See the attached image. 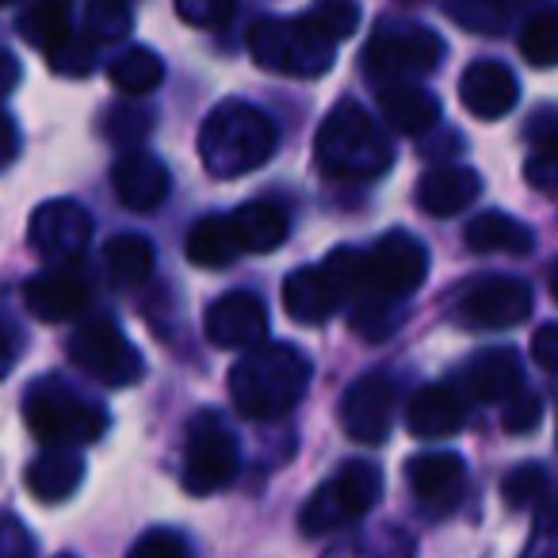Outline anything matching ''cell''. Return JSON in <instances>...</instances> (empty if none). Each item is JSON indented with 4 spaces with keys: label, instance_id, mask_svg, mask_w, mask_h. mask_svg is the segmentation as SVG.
Returning <instances> with one entry per match:
<instances>
[{
    "label": "cell",
    "instance_id": "cell-1",
    "mask_svg": "<svg viewBox=\"0 0 558 558\" xmlns=\"http://www.w3.org/2000/svg\"><path fill=\"white\" fill-rule=\"evenodd\" d=\"M311 372V356L299 352L295 344L264 341L241 352L226 387H230V402L245 421H279L283 413L295 410V402H303Z\"/></svg>",
    "mask_w": 558,
    "mask_h": 558
},
{
    "label": "cell",
    "instance_id": "cell-2",
    "mask_svg": "<svg viewBox=\"0 0 558 558\" xmlns=\"http://www.w3.org/2000/svg\"><path fill=\"white\" fill-rule=\"evenodd\" d=\"M314 161L322 177L341 180V184H364V180H379L395 165V149L383 126L356 100H341L318 126Z\"/></svg>",
    "mask_w": 558,
    "mask_h": 558
},
{
    "label": "cell",
    "instance_id": "cell-3",
    "mask_svg": "<svg viewBox=\"0 0 558 558\" xmlns=\"http://www.w3.org/2000/svg\"><path fill=\"white\" fill-rule=\"evenodd\" d=\"M279 146V131L260 108L245 100H222L199 126L203 169L218 180L256 172Z\"/></svg>",
    "mask_w": 558,
    "mask_h": 558
},
{
    "label": "cell",
    "instance_id": "cell-4",
    "mask_svg": "<svg viewBox=\"0 0 558 558\" xmlns=\"http://www.w3.org/2000/svg\"><path fill=\"white\" fill-rule=\"evenodd\" d=\"M24 421L32 436L50 451H73L108 433V410L58 379H39L24 398Z\"/></svg>",
    "mask_w": 558,
    "mask_h": 558
},
{
    "label": "cell",
    "instance_id": "cell-5",
    "mask_svg": "<svg viewBox=\"0 0 558 558\" xmlns=\"http://www.w3.org/2000/svg\"><path fill=\"white\" fill-rule=\"evenodd\" d=\"M248 54L260 70L279 73V77L314 81L329 73L337 58V43L314 32L306 20H279L264 16L248 27Z\"/></svg>",
    "mask_w": 558,
    "mask_h": 558
},
{
    "label": "cell",
    "instance_id": "cell-6",
    "mask_svg": "<svg viewBox=\"0 0 558 558\" xmlns=\"http://www.w3.org/2000/svg\"><path fill=\"white\" fill-rule=\"evenodd\" d=\"M383 494V471L375 463H344L341 471L329 482H322L318 494L306 501L303 509V532L322 539V535H333L341 527H349L352 520L367 517L375 509Z\"/></svg>",
    "mask_w": 558,
    "mask_h": 558
},
{
    "label": "cell",
    "instance_id": "cell-7",
    "mask_svg": "<svg viewBox=\"0 0 558 558\" xmlns=\"http://www.w3.org/2000/svg\"><path fill=\"white\" fill-rule=\"evenodd\" d=\"M444 39L425 24H383L364 50V65L383 85H410L440 65Z\"/></svg>",
    "mask_w": 558,
    "mask_h": 558
},
{
    "label": "cell",
    "instance_id": "cell-8",
    "mask_svg": "<svg viewBox=\"0 0 558 558\" xmlns=\"http://www.w3.org/2000/svg\"><path fill=\"white\" fill-rule=\"evenodd\" d=\"M184 489L207 497L238 478V444L215 413H195L184 440Z\"/></svg>",
    "mask_w": 558,
    "mask_h": 558
},
{
    "label": "cell",
    "instance_id": "cell-9",
    "mask_svg": "<svg viewBox=\"0 0 558 558\" xmlns=\"http://www.w3.org/2000/svg\"><path fill=\"white\" fill-rule=\"evenodd\" d=\"M70 360L88 372L96 383L104 387H134L146 375V364H142V352L126 341V333L111 322H88L77 333L70 337Z\"/></svg>",
    "mask_w": 558,
    "mask_h": 558
},
{
    "label": "cell",
    "instance_id": "cell-10",
    "mask_svg": "<svg viewBox=\"0 0 558 558\" xmlns=\"http://www.w3.org/2000/svg\"><path fill=\"white\" fill-rule=\"evenodd\" d=\"M428 276V248L413 233L390 230L375 241L367 253V295L383 303H402L425 283Z\"/></svg>",
    "mask_w": 558,
    "mask_h": 558
},
{
    "label": "cell",
    "instance_id": "cell-11",
    "mask_svg": "<svg viewBox=\"0 0 558 558\" xmlns=\"http://www.w3.org/2000/svg\"><path fill=\"white\" fill-rule=\"evenodd\" d=\"M27 241H32L35 256L47 260L50 268H70L85 256L88 241H93V215L73 199H50L32 215Z\"/></svg>",
    "mask_w": 558,
    "mask_h": 558
},
{
    "label": "cell",
    "instance_id": "cell-12",
    "mask_svg": "<svg viewBox=\"0 0 558 558\" xmlns=\"http://www.w3.org/2000/svg\"><path fill=\"white\" fill-rule=\"evenodd\" d=\"M527 314L532 288L512 276H486L459 299V322L471 329H512L527 322Z\"/></svg>",
    "mask_w": 558,
    "mask_h": 558
},
{
    "label": "cell",
    "instance_id": "cell-13",
    "mask_svg": "<svg viewBox=\"0 0 558 558\" xmlns=\"http://www.w3.org/2000/svg\"><path fill=\"white\" fill-rule=\"evenodd\" d=\"M398 387L390 375L372 372L356 379L341 398V428L356 444H383L395 425Z\"/></svg>",
    "mask_w": 558,
    "mask_h": 558
},
{
    "label": "cell",
    "instance_id": "cell-14",
    "mask_svg": "<svg viewBox=\"0 0 558 558\" xmlns=\"http://www.w3.org/2000/svg\"><path fill=\"white\" fill-rule=\"evenodd\" d=\"M203 329H207V341L218 344V349L248 352L268 337V311L248 291H230V295L215 299L207 306Z\"/></svg>",
    "mask_w": 558,
    "mask_h": 558
},
{
    "label": "cell",
    "instance_id": "cell-15",
    "mask_svg": "<svg viewBox=\"0 0 558 558\" xmlns=\"http://www.w3.org/2000/svg\"><path fill=\"white\" fill-rule=\"evenodd\" d=\"M344 306V295L337 288V279L326 271V264H311V268H295L283 279V311L299 326H322Z\"/></svg>",
    "mask_w": 558,
    "mask_h": 558
},
{
    "label": "cell",
    "instance_id": "cell-16",
    "mask_svg": "<svg viewBox=\"0 0 558 558\" xmlns=\"http://www.w3.org/2000/svg\"><path fill=\"white\" fill-rule=\"evenodd\" d=\"M459 100H463V108L471 111L474 119L494 123V119H505L512 108H517L520 85H517V77H512L509 65L474 62V65H466L463 77H459Z\"/></svg>",
    "mask_w": 558,
    "mask_h": 558
},
{
    "label": "cell",
    "instance_id": "cell-17",
    "mask_svg": "<svg viewBox=\"0 0 558 558\" xmlns=\"http://www.w3.org/2000/svg\"><path fill=\"white\" fill-rule=\"evenodd\" d=\"M405 482H410L413 497L425 509L448 512L451 505L463 497L466 486V463L456 451H433V456H413L405 466Z\"/></svg>",
    "mask_w": 558,
    "mask_h": 558
},
{
    "label": "cell",
    "instance_id": "cell-18",
    "mask_svg": "<svg viewBox=\"0 0 558 558\" xmlns=\"http://www.w3.org/2000/svg\"><path fill=\"white\" fill-rule=\"evenodd\" d=\"M466 421V398L448 383H428L405 405V428L417 440H448L463 428Z\"/></svg>",
    "mask_w": 558,
    "mask_h": 558
},
{
    "label": "cell",
    "instance_id": "cell-19",
    "mask_svg": "<svg viewBox=\"0 0 558 558\" xmlns=\"http://www.w3.org/2000/svg\"><path fill=\"white\" fill-rule=\"evenodd\" d=\"M111 187H116V199L126 210H154L169 195V169L154 154L131 149L111 169Z\"/></svg>",
    "mask_w": 558,
    "mask_h": 558
},
{
    "label": "cell",
    "instance_id": "cell-20",
    "mask_svg": "<svg viewBox=\"0 0 558 558\" xmlns=\"http://www.w3.org/2000/svg\"><path fill=\"white\" fill-rule=\"evenodd\" d=\"M24 303L35 318L54 326V322H70L85 311L88 288L73 268H50V271H43V276L27 279Z\"/></svg>",
    "mask_w": 558,
    "mask_h": 558
},
{
    "label": "cell",
    "instance_id": "cell-21",
    "mask_svg": "<svg viewBox=\"0 0 558 558\" xmlns=\"http://www.w3.org/2000/svg\"><path fill=\"white\" fill-rule=\"evenodd\" d=\"M463 387L474 402H509L512 395L524 390V367H520V356L512 349H489L478 352V356L466 364L463 372Z\"/></svg>",
    "mask_w": 558,
    "mask_h": 558
},
{
    "label": "cell",
    "instance_id": "cell-22",
    "mask_svg": "<svg viewBox=\"0 0 558 558\" xmlns=\"http://www.w3.org/2000/svg\"><path fill=\"white\" fill-rule=\"evenodd\" d=\"M482 192V177L466 165H440L417 184V207L433 218H451L466 210Z\"/></svg>",
    "mask_w": 558,
    "mask_h": 558
},
{
    "label": "cell",
    "instance_id": "cell-23",
    "mask_svg": "<svg viewBox=\"0 0 558 558\" xmlns=\"http://www.w3.org/2000/svg\"><path fill=\"white\" fill-rule=\"evenodd\" d=\"M379 111L390 131L405 134V138H421L440 123V100L417 85H387L379 93Z\"/></svg>",
    "mask_w": 558,
    "mask_h": 558
},
{
    "label": "cell",
    "instance_id": "cell-24",
    "mask_svg": "<svg viewBox=\"0 0 558 558\" xmlns=\"http://www.w3.org/2000/svg\"><path fill=\"white\" fill-rule=\"evenodd\" d=\"M230 226H233V233H238L241 253H271V248L283 245L291 233L288 210L271 199L241 203L230 215Z\"/></svg>",
    "mask_w": 558,
    "mask_h": 558
},
{
    "label": "cell",
    "instance_id": "cell-25",
    "mask_svg": "<svg viewBox=\"0 0 558 558\" xmlns=\"http://www.w3.org/2000/svg\"><path fill=\"white\" fill-rule=\"evenodd\" d=\"M463 241L471 253H505V256H524L532 253L535 238L520 218L501 215V210H486V215L471 218L463 230Z\"/></svg>",
    "mask_w": 558,
    "mask_h": 558
},
{
    "label": "cell",
    "instance_id": "cell-26",
    "mask_svg": "<svg viewBox=\"0 0 558 558\" xmlns=\"http://www.w3.org/2000/svg\"><path fill=\"white\" fill-rule=\"evenodd\" d=\"M20 35L43 50L47 58L62 54L77 35H73V12L70 0H35L32 9L20 16Z\"/></svg>",
    "mask_w": 558,
    "mask_h": 558
},
{
    "label": "cell",
    "instance_id": "cell-27",
    "mask_svg": "<svg viewBox=\"0 0 558 558\" xmlns=\"http://www.w3.org/2000/svg\"><path fill=\"white\" fill-rule=\"evenodd\" d=\"M85 482V463L73 451H47L27 466V489L39 497L43 505L70 501L77 486Z\"/></svg>",
    "mask_w": 558,
    "mask_h": 558
},
{
    "label": "cell",
    "instance_id": "cell-28",
    "mask_svg": "<svg viewBox=\"0 0 558 558\" xmlns=\"http://www.w3.org/2000/svg\"><path fill=\"white\" fill-rule=\"evenodd\" d=\"M184 253L195 268H230L241 253L238 233H233L230 218H218V215L199 218V222L187 230Z\"/></svg>",
    "mask_w": 558,
    "mask_h": 558
},
{
    "label": "cell",
    "instance_id": "cell-29",
    "mask_svg": "<svg viewBox=\"0 0 558 558\" xmlns=\"http://www.w3.org/2000/svg\"><path fill=\"white\" fill-rule=\"evenodd\" d=\"M104 264H108L111 279H116L119 288H138V283L149 279V271H154L157 253L142 233H119L104 248Z\"/></svg>",
    "mask_w": 558,
    "mask_h": 558
},
{
    "label": "cell",
    "instance_id": "cell-30",
    "mask_svg": "<svg viewBox=\"0 0 558 558\" xmlns=\"http://www.w3.org/2000/svg\"><path fill=\"white\" fill-rule=\"evenodd\" d=\"M108 81L123 96H146L165 81V62H161V54H154V50L131 47L111 62Z\"/></svg>",
    "mask_w": 558,
    "mask_h": 558
},
{
    "label": "cell",
    "instance_id": "cell-31",
    "mask_svg": "<svg viewBox=\"0 0 558 558\" xmlns=\"http://www.w3.org/2000/svg\"><path fill=\"white\" fill-rule=\"evenodd\" d=\"M134 27L131 0H88L85 9V39L93 47H108V43H123Z\"/></svg>",
    "mask_w": 558,
    "mask_h": 558
},
{
    "label": "cell",
    "instance_id": "cell-32",
    "mask_svg": "<svg viewBox=\"0 0 558 558\" xmlns=\"http://www.w3.org/2000/svg\"><path fill=\"white\" fill-rule=\"evenodd\" d=\"M520 54L535 70L558 65V9H543L527 20L524 32H520Z\"/></svg>",
    "mask_w": 558,
    "mask_h": 558
},
{
    "label": "cell",
    "instance_id": "cell-33",
    "mask_svg": "<svg viewBox=\"0 0 558 558\" xmlns=\"http://www.w3.org/2000/svg\"><path fill=\"white\" fill-rule=\"evenodd\" d=\"M501 497L509 509L517 512H527V509H543L550 497V478L543 466L527 463V466H517V471L505 474L501 482Z\"/></svg>",
    "mask_w": 558,
    "mask_h": 558
},
{
    "label": "cell",
    "instance_id": "cell-34",
    "mask_svg": "<svg viewBox=\"0 0 558 558\" xmlns=\"http://www.w3.org/2000/svg\"><path fill=\"white\" fill-rule=\"evenodd\" d=\"M303 20L329 43H344L360 27V4L356 0H314Z\"/></svg>",
    "mask_w": 558,
    "mask_h": 558
},
{
    "label": "cell",
    "instance_id": "cell-35",
    "mask_svg": "<svg viewBox=\"0 0 558 558\" xmlns=\"http://www.w3.org/2000/svg\"><path fill=\"white\" fill-rule=\"evenodd\" d=\"M126 558H192V547H187L184 535L172 532V527H154V532H146L134 543Z\"/></svg>",
    "mask_w": 558,
    "mask_h": 558
},
{
    "label": "cell",
    "instance_id": "cell-36",
    "mask_svg": "<svg viewBox=\"0 0 558 558\" xmlns=\"http://www.w3.org/2000/svg\"><path fill=\"white\" fill-rule=\"evenodd\" d=\"M539 421H543V402H539V395H532V390L512 395L501 410V425H505V433H512V436L532 433Z\"/></svg>",
    "mask_w": 558,
    "mask_h": 558
},
{
    "label": "cell",
    "instance_id": "cell-37",
    "mask_svg": "<svg viewBox=\"0 0 558 558\" xmlns=\"http://www.w3.org/2000/svg\"><path fill=\"white\" fill-rule=\"evenodd\" d=\"M177 16L192 27H222L233 16V0H177Z\"/></svg>",
    "mask_w": 558,
    "mask_h": 558
},
{
    "label": "cell",
    "instance_id": "cell-38",
    "mask_svg": "<svg viewBox=\"0 0 558 558\" xmlns=\"http://www.w3.org/2000/svg\"><path fill=\"white\" fill-rule=\"evenodd\" d=\"M108 138L111 142H138L142 134L149 131V123H154V116H146V111H138V108H116L108 116Z\"/></svg>",
    "mask_w": 558,
    "mask_h": 558
},
{
    "label": "cell",
    "instance_id": "cell-39",
    "mask_svg": "<svg viewBox=\"0 0 558 558\" xmlns=\"http://www.w3.org/2000/svg\"><path fill=\"white\" fill-rule=\"evenodd\" d=\"M524 177L532 180L539 192H555L558 187V146L555 149H535V154L527 157Z\"/></svg>",
    "mask_w": 558,
    "mask_h": 558
},
{
    "label": "cell",
    "instance_id": "cell-40",
    "mask_svg": "<svg viewBox=\"0 0 558 558\" xmlns=\"http://www.w3.org/2000/svg\"><path fill=\"white\" fill-rule=\"evenodd\" d=\"M35 543L12 517L0 520V558H32Z\"/></svg>",
    "mask_w": 558,
    "mask_h": 558
},
{
    "label": "cell",
    "instance_id": "cell-41",
    "mask_svg": "<svg viewBox=\"0 0 558 558\" xmlns=\"http://www.w3.org/2000/svg\"><path fill=\"white\" fill-rule=\"evenodd\" d=\"M532 360L543 372L558 375V326H539L532 337Z\"/></svg>",
    "mask_w": 558,
    "mask_h": 558
},
{
    "label": "cell",
    "instance_id": "cell-42",
    "mask_svg": "<svg viewBox=\"0 0 558 558\" xmlns=\"http://www.w3.org/2000/svg\"><path fill=\"white\" fill-rule=\"evenodd\" d=\"M20 154V131H16V119L9 111L0 108V169H9Z\"/></svg>",
    "mask_w": 558,
    "mask_h": 558
},
{
    "label": "cell",
    "instance_id": "cell-43",
    "mask_svg": "<svg viewBox=\"0 0 558 558\" xmlns=\"http://www.w3.org/2000/svg\"><path fill=\"white\" fill-rule=\"evenodd\" d=\"M16 85H20V62L9 50H0V96L16 93Z\"/></svg>",
    "mask_w": 558,
    "mask_h": 558
},
{
    "label": "cell",
    "instance_id": "cell-44",
    "mask_svg": "<svg viewBox=\"0 0 558 558\" xmlns=\"http://www.w3.org/2000/svg\"><path fill=\"white\" fill-rule=\"evenodd\" d=\"M12 364H16V344H12L9 329H0V379L12 372Z\"/></svg>",
    "mask_w": 558,
    "mask_h": 558
},
{
    "label": "cell",
    "instance_id": "cell-45",
    "mask_svg": "<svg viewBox=\"0 0 558 558\" xmlns=\"http://www.w3.org/2000/svg\"><path fill=\"white\" fill-rule=\"evenodd\" d=\"M486 4H489L494 12H517V9H524L527 0H486Z\"/></svg>",
    "mask_w": 558,
    "mask_h": 558
},
{
    "label": "cell",
    "instance_id": "cell-46",
    "mask_svg": "<svg viewBox=\"0 0 558 558\" xmlns=\"http://www.w3.org/2000/svg\"><path fill=\"white\" fill-rule=\"evenodd\" d=\"M547 288H550V299L558 303V260L550 264V279H547Z\"/></svg>",
    "mask_w": 558,
    "mask_h": 558
},
{
    "label": "cell",
    "instance_id": "cell-47",
    "mask_svg": "<svg viewBox=\"0 0 558 558\" xmlns=\"http://www.w3.org/2000/svg\"><path fill=\"white\" fill-rule=\"evenodd\" d=\"M0 4H16V0H0Z\"/></svg>",
    "mask_w": 558,
    "mask_h": 558
},
{
    "label": "cell",
    "instance_id": "cell-48",
    "mask_svg": "<svg viewBox=\"0 0 558 558\" xmlns=\"http://www.w3.org/2000/svg\"><path fill=\"white\" fill-rule=\"evenodd\" d=\"M58 558H73V555H58Z\"/></svg>",
    "mask_w": 558,
    "mask_h": 558
}]
</instances>
